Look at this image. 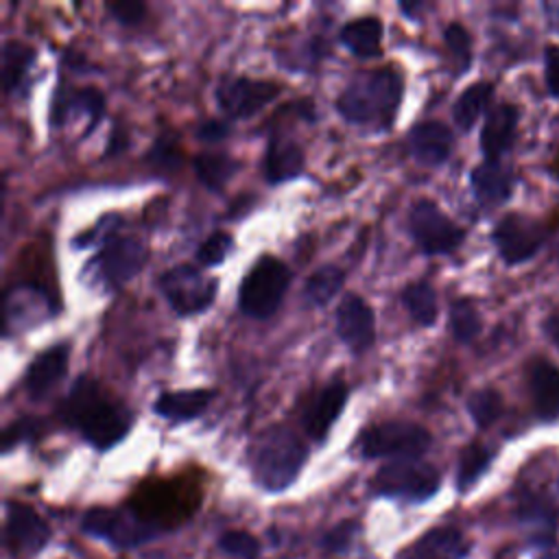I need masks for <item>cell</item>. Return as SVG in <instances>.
Instances as JSON below:
<instances>
[{"instance_id": "6da1fadb", "label": "cell", "mask_w": 559, "mask_h": 559, "mask_svg": "<svg viewBox=\"0 0 559 559\" xmlns=\"http://www.w3.org/2000/svg\"><path fill=\"white\" fill-rule=\"evenodd\" d=\"M57 413L96 450L114 448L133 424L131 411L92 376H79L72 382Z\"/></svg>"}, {"instance_id": "7a4b0ae2", "label": "cell", "mask_w": 559, "mask_h": 559, "mask_svg": "<svg viewBox=\"0 0 559 559\" xmlns=\"http://www.w3.org/2000/svg\"><path fill=\"white\" fill-rule=\"evenodd\" d=\"M402 76L389 68L356 74L336 98V111L352 124L389 129L402 100Z\"/></svg>"}, {"instance_id": "3957f363", "label": "cell", "mask_w": 559, "mask_h": 559, "mask_svg": "<svg viewBox=\"0 0 559 559\" xmlns=\"http://www.w3.org/2000/svg\"><path fill=\"white\" fill-rule=\"evenodd\" d=\"M308 450L304 441L286 426L264 428L249 448V465L255 483L266 491H284L290 487L304 463Z\"/></svg>"}, {"instance_id": "277c9868", "label": "cell", "mask_w": 559, "mask_h": 559, "mask_svg": "<svg viewBox=\"0 0 559 559\" xmlns=\"http://www.w3.org/2000/svg\"><path fill=\"white\" fill-rule=\"evenodd\" d=\"M293 273L280 258L264 253L242 275L238 286V308L251 319H269L277 312L290 286Z\"/></svg>"}, {"instance_id": "5b68a950", "label": "cell", "mask_w": 559, "mask_h": 559, "mask_svg": "<svg viewBox=\"0 0 559 559\" xmlns=\"http://www.w3.org/2000/svg\"><path fill=\"white\" fill-rule=\"evenodd\" d=\"M432 443L430 432L415 424L391 419L367 428L360 439V454L367 459H419Z\"/></svg>"}, {"instance_id": "8992f818", "label": "cell", "mask_w": 559, "mask_h": 559, "mask_svg": "<svg viewBox=\"0 0 559 559\" xmlns=\"http://www.w3.org/2000/svg\"><path fill=\"white\" fill-rule=\"evenodd\" d=\"M441 485V474L435 465L419 459H400L382 465L373 480L371 489L380 496L404 498V500H428L437 493Z\"/></svg>"}, {"instance_id": "52a82bcc", "label": "cell", "mask_w": 559, "mask_h": 559, "mask_svg": "<svg viewBox=\"0 0 559 559\" xmlns=\"http://www.w3.org/2000/svg\"><path fill=\"white\" fill-rule=\"evenodd\" d=\"M157 286L170 310L179 317L203 312L214 304L218 290V282L214 277H205L194 264H177L164 271Z\"/></svg>"}, {"instance_id": "ba28073f", "label": "cell", "mask_w": 559, "mask_h": 559, "mask_svg": "<svg viewBox=\"0 0 559 559\" xmlns=\"http://www.w3.org/2000/svg\"><path fill=\"white\" fill-rule=\"evenodd\" d=\"M146 262V247L135 236H109L98 253L87 262V275L105 288H118L129 282Z\"/></svg>"}, {"instance_id": "9c48e42d", "label": "cell", "mask_w": 559, "mask_h": 559, "mask_svg": "<svg viewBox=\"0 0 559 559\" xmlns=\"http://www.w3.org/2000/svg\"><path fill=\"white\" fill-rule=\"evenodd\" d=\"M408 231L426 255L452 253L465 238L463 229L430 199H419L411 205Z\"/></svg>"}, {"instance_id": "30bf717a", "label": "cell", "mask_w": 559, "mask_h": 559, "mask_svg": "<svg viewBox=\"0 0 559 559\" xmlns=\"http://www.w3.org/2000/svg\"><path fill=\"white\" fill-rule=\"evenodd\" d=\"M83 531L87 535L107 539L118 548L140 546L153 539L159 528L142 520L133 509H90L83 515Z\"/></svg>"}, {"instance_id": "8fae6325", "label": "cell", "mask_w": 559, "mask_h": 559, "mask_svg": "<svg viewBox=\"0 0 559 559\" xmlns=\"http://www.w3.org/2000/svg\"><path fill=\"white\" fill-rule=\"evenodd\" d=\"M50 539L48 524L24 502H4V548L13 559L37 555Z\"/></svg>"}, {"instance_id": "7c38bea8", "label": "cell", "mask_w": 559, "mask_h": 559, "mask_svg": "<svg viewBox=\"0 0 559 559\" xmlns=\"http://www.w3.org/2000/svg\"><path fill=\"white\" fill-rule=\"evenodd\" d=\"M491 238L507 264H520L542 249L546 231L526 214H507L496 223Z\"/></svg>"}, {"instance_id": "4fadbf2b", "label": "cell", "mask_w": 559, "mask_h": 559, "mask_svg": "<svg viewBox=\"0 0 559 559\" xmlns=\"http://www.w3.org/2000/svg\"><path fill=\"white\" fill-rule=\"evenodd\" d=\"M280 92L282 87L273 81L234 76V79H225L216 87V103L227 118L238 120V118H249L258 114L264 105L275 100Z\"/></svg>"}, {"instance_id": "5bb4252c", "label": "cell", "mask_w": 559, "mask_h": 559, "mask_svg": "<svg viewBox=\"0 0 559 559\" xmlns=\"http://www.w3.org/2000/svg\"><path fill=\"white\" fill-rule=\"evenodd\" d=\"M336 334L343 345L360 356L365 354L376 341V317L371 306L356 293H349L341 299L336 314H334Z\"/></svg>"}, {"instance_id": "9a60e30c", "label": "cell", "mask_w": 559, "mask_h": 559, "mask_svg": "<svg viewBox=\"0 0 559 559\" xmlns=\"http://www.w3.org/2000/svg\"><path fill=\"white\" fill-rule=\"evenodd\" d=\"M347 402V386L343 380H330L317 389L301 408V426L312 441H325L330 428L336 424Z\"/></svg>"}, {"instance_id": "2e32d148", "label": "cell", "mask_w": 559, "mask_h": 559, "mask_svg": "<svg viewBox=\"0 0 559 559\" xmlns=\"http://www.w3.org/2000/svg\"><path fill=\"white\" fill-rule=\"evenodd\" d=\"M70 358V347L66 343H57L39 352L24 371V391L26 395L37 402L44 400L66 376Z\"/></svg>"}, {"instance_id": "e0dca14e", "label": "cell", "mask_w": 559, "mask_h": 559, "mask_svg": "<svg viewBox=\"0 0 559 559\" xmlns=\"http://www.w3.org/2000/svg\"><path fill=\"white\" fill-rule=\"evenodd\" d=\"M469 542L454 526H437L406 546L397 559H463Z\"/></svg>"}, {"instance_id": "ac0fdd59", "label": "cell", "mask_w": 559, "mask_h": 559, "mask_svg": "<svg viewBox=\"0 0 559 559\" xmlns=\"http://www.w3.org/2000/svg\"><path fill=\"white\" fill-rule=\"evenodd\" d=\"M411 155L424 166H441L452 153V131L441 120L417 122L408 131Z\"/></svg>"}, {"instance_id": "d6986e66", "label": "cell", "mask_w": 559, "mask_h": 559, "mask_svg": "<svg viewBox=\"0 0 559 559\" xmlns=\"http://www.w3.org/2000/svg\"><path fill=\"white\" fill-rule=\"evenodd\" d=\"M518 118V107L511 103H500L487 114L480 131V148L487 159H498L513 146Z\"/></svg>"}, {"instance_id": "ffe728a7", "label": "cell", "mask_w": 559, "mask_h": 559, "mask_svg": "<svg viewBox=\"0 0 559 559\" xmlns=\"http://www.w3.org/2000/svg\"><path fill=\"white\" fill-rule=\"evenodd\" d=\"M304 164V151L295 140L273 135L262 157V175L269 183H284L299 177Z\"/></svg>"}, {"instance_id": "44dd1931", "label": "cell", "mask_w": 559, "mask_h": 559, "mask_svg": "<svg viewBox=\"0 0 559 559\" xmlns=\"http://www.w3.org/2000/svg\"><path fill=\"white\" fill-rule=\"evenodd\" d=\"M528 389L533 395V404L539 417L557 419L559 417V367L550 360L535 358L528 369Z\"/></svg>"}, {"instance_id": "7402d4cb", "label": "cell", "mask_w": 559, "mask_h": 559, "mask_svg": "<svg viewBox=\"0 0 559 559\" xmlns=\"http://www.w3.org/2000/svg\"><path fill=\"white\" fill-rule=\"evenodd\" d=\"M214 400V391L210 389H181V391H164L155 397L153 411L170 421H190L199 417L210 402Z\"/></svg>"}, {"instance_id": "603a6c76", "label": "cell", "mask_w": 559, "mask_h": 559, "mask_svg": "<svg viewBox=\"0 0 559 559\" xmlns=\"http://www.w3.org/2000/svg\"><path fill=\"white\" fill-rule=\"evenodd\" d=\"M469 183L478 201L496 205L511 197V175L498 159H485L469 173Z\"/></svg>"}, {"instance_id": "cb8c5ba5", "label": "cell", "mask_w": 559, "mask_h": 559, "mask_svg": "<svg viewBox=\"0 0 559 559\" xmlns=\"http://www.w3.org/2000/svg\"><path fill=\"white\" fill-rule=\"evenodd\" d=\"M338 39L354 57H378L382 48V22L376 15L356 17L341 28Z\"/></svg>"}, {"instance_id": "d4e9b609", "label": "cell", "mask_w": 559, "mask_h": 559, "mask_svg": "<svg viewBox=\"0 0 559 559\" xmlns=\"http://www.w3.org/2000/svg\"><path fill=\"white\" fill-rule=\"evenodd\" d=\"M491 96H493V85L487 81H478L465 87L452 105V118L456 127L463 131H469L480 118V114L487 109Z\"/></svg>"}, {"instance_id": "484cf974", "label": "cell", "mask_w": 559, "mask_h": 559, "mask_svg": "<svg viewBox=\"0 0 559 559\" xmlns=\"http://www.w3.org/2000/svg\"><path fill=\"white\" fill-rule=\"evenodd\" d=\"M33 61H35V50L31 46H26L24 41H17V39L4 41V46H2V85H4L7 94L22 87Z\"/></svg>"}, {"instance_id": "4316f807", "label": "cell", "mask_w": 559, "mask_h": 559, "mask_svg": "<svg viewBox=\"0 0 559 559\" xmlns=\"http://www.w3.org/2000/svg\"><path fill=\"white\" fill-rule=\"evenodd\" d=\"M192 168L205 188L221 192L225 183L236 175L238 162L227 153L210 151V153H199L192 162Z\"/></svg>"}, {"instance_id": "83f0119b", "label": "cell", "mask_w": 559, "mask_h": 559, "mask_svg": "<svg viewBox=\"0 0 559 559\" xmlns=\"http://www.w3.org/2000/svg\"><path fill=\"white\" fill-rule=\"evenodd\" d=\"M400 301L404 304V308L408 310V314L424 328L432 325L437 321V312H439V304H437V293L435 288L424 282H408L402 293H400Z\"/></svg>"}, {"instance_id": "f1b7e54d", "label": "cell", "mask_w": 559, "mask_h": 559, "mask_svg": "<svg viewBox=\"0 0 559 559\" xmlns=\"http://www.w3.org/2000/svg\"><path fill=\"white\" fill-rule=\"evenodd\" d=\"M343 284H345L343 269L334 264H323L308 275L304 284V299L310 306H325L332 301V297H336Z\"/></svg>"}, {"instance_id": "f546056e", "label": "cell", "mask_w": 559, "mask_h": 559, "mask_svg": "<svg viewBox=\"0 0 559 559\" xmlns=\"http://www.w3.org/2000/svg\"><path fill=\"white\" fill-rule=\"evenodd\" d=\"M70 109H79V111L87 114L92 129H94V124L100 120V116L105 111V96L94 87H85V90H79L76 94H70L66 100L57 98L55 107H52L55 124H61L63 111H70Z\"/></svg>"}, {"instance_id": "4dcf8cb0", "label": "cell", "mask_w": 559, "mask_h": 559, "mask_svg": "<svg viewBox=\"0 0 559 559\" xmlns=\"http://www.w3.org/2000/svg\"><path fill=\"white\" fill-rule=\"evenodd\" d=\"M480 314L472 299H456L450 304L448 328L459 343H472L480 334Z\"/></svg>"}, {"instance_id": "1f68e13d", "label": "cell", "mask_w": 559, "mask_h": 559, "mask_svg": "<svg viewBox=\"0 0 559 559\" xmlns=\"http://www.w3.org/2000/svg\"><path fill=\"white\" fill-rule=\"evenodd\" d=\"M491 463V450L483 443H469L461 450L459 454V465H456V485L461 491L472 487L480 474L489 467Z\"/></svg>"}, {"instance_id": "d6a6232c", "label": "cell", "mask_w": 559, "mask_h": 559, "mask_svg": "<svg viewBox=\"0 0 559 559\" xmlns=\"http://www.w3.org/2000/svg\"><path fill=\"white\" fill-rule=\"evenodd\" d=\"M467 411L478 428H489L502 415V395L496 389H478L467 400Z\"/></svg>"}, {"instance_id": "836d02e7", "label": "cell", "mask_w": 559, "mask_h": 559, "mask_svg": "<svg viewBox=\"0 0 559 559\" xmlns=\"http://www.w3.org/2000/svg\"><path fill=\"white\" fill-rule=\"evenodd\" d=\"M146 162L162 173H173L181 166V153L177 146V138L173 133H162L155 138L151 151L146 153Z\"/></svg>"}, {"instance_id": "e575fe53", "label": "cell", "mask_w": 559, "mask_h": 559, "mask_svg": "<svg viewBox=\"0 0 559 559\" xmlns=\"http://www.w3.org/2000/svg\"><path fill=\"white\" fill-rule=\"evenodd\" d=\"M443 41L448 46V52L452 55L454 59V66H456V72H465L469 61H472V37L469 33L465 31V26H461L459 22H452L445 26L443 31Z\"/></svg>"}, {"instance_id": "d590c367", "label": "cell", "mask_w": 559, "mask_h": 559, "mask_svg": "<svg viewBox=\"0 0 559 559\" xmlns=\"http://www.w3.org/2000/svg\"><path fill=\"white\" fill-rule=\"evenodd\" d=\"M231 247H234V238L227 234V231H212L197 249V262L203 264V266H218L229 253H231Z\"/></svg>"}, {"instance_id": "8d00e7d4", "label": "cell", "mask_w": 559, "mask_h": 559, "mask_svg": "<svg viewBox=\"0 0 559 559\" xmlns=\"http://www.w3.org/2000/svg\"><path fill=\"white\" fill-rule=\"evenodd\" d=\"M218 546L238 559H258L260 542L247 531H225L218 539Z\"/></svg>"}, {"instance_id": "74e56055", "label": "cell", "mask_w": 559, "mask_h": 559, "mask_svg": "<svg viewBox=\"0 0 559 559\" xmlns=\"http://www.w3.org/2000/svg\"><path fill=\"white\" fill-rule=\"evenodd\" d=\"M109 13L124 26H135L144 20L146 15V4L144 2H135V0H118V2H109L107 4Z\"/></svg>"}, {"instance_id": "f35d334b", "label": "cell", "mask_w": 559, "mask_h": 559, "mask_svg": "<svg viewBox=\"0 0 559 559\" xmlns=\"http://www.w3.org/2000/svg\"><path fill=\"white\" fill-rule=\"evenodd\" d=\"M37 435V421L31 419H17L11 426L2 430V452H9L13 445H17L24 439H31Z\"/></svg>"}, {"instance_id": "ab89813d", "label": "cell", "mask_w": 559, "mask_h": 559, "mask_svg": "<svg viewBox=\"0 0 559 559\" xmlns=\"http://www.w3.org/2000/svg\"><path fill=\"white\" fill-rule=\"evenodd\" d=\"M229 133H231V124L225 122V120H205L197 129V135L201 140H205V142H218V140H223Z\"/></svg>"}, {"instance_id": "60d3db41", "label": "cell", "mask_w": 559, "mask_h": 559, "mask_svg": "<svg viewBox=\"0 0 559 559\" xmlns=\"http://www.w3.org/2000/svg\"><path fill=\"white\" fill-rule=\"evenodd\" d=\"M546 85L559 98V48H546Z\"/></svg>"}, {"instance_id": "b9f144b4", "label": "cell", "mask_w": 559, "mask_h": 559, "mask_svg": "<svg viewBox=\"0 0 559 559\" xmlns=\"http://www.w3.org/2000/svg\"><path fill=\"white\" fill-rule=\"evenodd\" d=\"M356 528V524L354 522H343L341 526H336L334 531H330L328 533V546L330 548H334V550H338L341 546H345L349 539H352V531Z\"/></svg>"}, {"instance_id": "7bdbcfd3", "label": "cell", "mask_w": 559, "mask_h": 559, "mask_svg": "<svg viewBox=\"0 0 559 559\" xmlns=\"http://www.w3.org/2000/svg\"><path fill=\"white\" fill-rule=\"evenodd\" d=\"M544 11H546V20H548V28L552 33L559 35V0H550L544 4Z\"/></svg>"}, {"instance_id": "ee69618b", "label": "cell", "mask_w": 559, "mask_h": 559, "mask_svg": "<svg viewBox=\"0 0 559 559\" xmlns=\"http://www.w3.org/2000/svg\"><path fill=\"white\" fill-rule=\"evenodd\" d=\"M546 330H548V336L559 343V319H555V317L548 319L546 321Z\"/></svg>"}, {"instance_id": "f6af8a7d", "label": "cell", "mask_w": 559, "mask_h": 559, "mask_svg": "<svg viewBox=\"0 0 559 559\" xmlns=\"http://www.w3.org/2000/svg\"><path fill=\"white\" fill-rule=\"evenodd\" d=\"M539 559H559V550H550V552H544Z\"/></svg>"}]
</instances>
